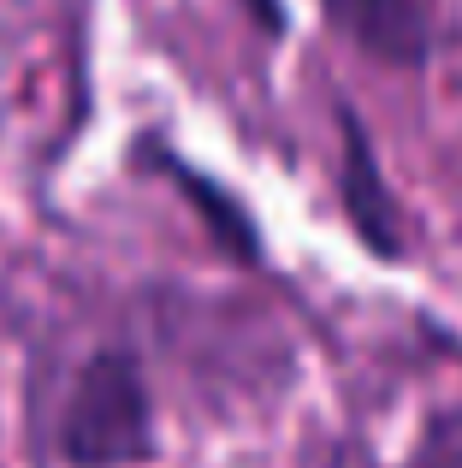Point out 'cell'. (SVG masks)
<instances>
[{
    "label": "cell",
    "mask_w": 462,
    "mask_h": 468,
    "mask_svg": "<svg viewBox=\"0 0 462 468\" xmlns=\"http://www.w3.org/2000/svg\"><path fill=\"white\" fill-rule=\"evenodd\" d=\"M344 125V160H338V190H344V214L356 226V238L368 243L373 255L397 261L404 255V226H397V202H392V184H385L380 160H373L368 137H362L356 119H338Z\"/></svg>",
    "instance_id": "obj_3"
},
{
    "label": "cell",
    "mask_w": 462,
    "mask_h": 468,
    "mask_svg": "<svg viewBox=\"0 0 462 468\" xmlns=\"http://www.w3.org/2000/svg\"><path fill=\"white\" fill-rule=\"evenodd\" d=\"M332 30L385 66H427L439 42V0H320Z\"/></svg>",
    "instance_id": "obj_2"
},
{
    "label": "cell",
    "mask_w": 462,
    "mask_h": 468,
    "mask_svg": "<svg viewBox=\"0 0 462 468\" xmlns=\"http://www.w3.org/2000/svg\"><path fill=\"white\" fill-rule=\"evenodd\" d=\"M59 451L71 468H131L154 451L149 386L131 356L107 350L83 367V379L66 398V415H59Z\"/></svg>",
    "instance_id": "obj_1"
}]
</instances>
